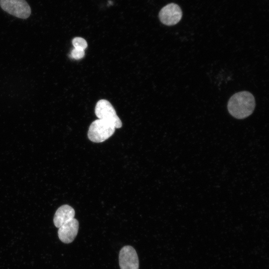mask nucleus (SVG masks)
Returning <instances> with one entry per match:
<instances>
[{"label":"nucleus","mask_w":269,"mask_h":269,"mask_svg":"<svg viewBox=\"0 0 269 269\" xmlns=\"http://www.w3.org/2000/svg\"><path fill=\"white\" fill-rule=\"evenodd\" d=\"M182 12L178 5L171 3L161 8L159 13L160 21L166 25L177 24L181 19Z\"/></svg>","instance_id":"obj_5"},{"label":"nucleus","mask_w":269,"mask_h":269,"mask_svg":"<svg viewBox=\"0 0 269 269\" xmlns=\"http://www.w3.org/2000/svg\"><path fill=\"white\" fill-rule=\"evenodd\" d=\"M115 129L112 123L98 119L93 121L90 125L88 132V137L94 142H102L114 134Z\"/></svg>","instance_id":"obj_2"},{"label":"nucleus","mask_w":269,"mask_h":269,"mask_svg":"<svg viewBox=\"0 0 269 269\" xmlns=\"http://www.w3.org/2000/svg\"><path fill=\"white\" fill-rule=\"evenodd\" d=\"M74 216L75 210L71 206L68 205H62L55 213L53 218L54 225L56 227L59 228L74 218Z\"/></svg>","instance_id":"obj_8"},{"label":"nucleus","mask_w":269,"mask_h":269,"mask_svg":"<svg viewBox=\"0 0 269 269\" xmlns=\"http://www.w3.org/2000/svg\"><path fill=\"white\" fill-rule=\"evenodd\" d=\"M78 229L79 222L76 219L73 218L58 228L59 239L64 243H71L76 237Z\"/></svg>","instance_id":"obj_7"},{"label":"nucleus","mask_w":269,"mask_h":269,"mask_svg":"<svg viewBox=\"0 0 269 269\" xmlns=\"http://www.w3.org/2000/svg\"><path fill=\"white\" fill-rule=\"evenodd\" d=\"M119 265L121 269H138L139 261L135 249L131 246H125L119 253Z\"/></svg>","instance_id":"obj_6"},{"label":"nucleus","mask_w":269,"mask_h":269,"mask_svg":"<svg viewBox=\"0 0 269 269\" xmlns=\"http://www.w3.org/2000/svg\"><path fill=\"white\" fill-rule=\"evenodd\" d=\"M3 10L18 18L26 19L31 14V8L25 0H0Z\"/></svg>","instance_id":"obj_4"},{"label":"nucleus","mask_w":269,"mask_h":269,"mask_svg":"<svg viewBox=\"0 0 269 269\" xmlns=\"http://www.w3.org/2000/svg\"><path fill=\"white\" fill-rule=\"evenodd\" d=\"M256 106L254 96L248 91H241L234 94L228 103L230 115L238 119H243L250 116Z\"/></svg>","instance_id":"obj_1"},{"label":"nucleus","mask_w":269,"mask_h":269,"mask_svg":"<svg viewBox=\"0 0 269 269\" xmlns=\"http://www.w3.org/2000/svg\"><path fill=\"white\" fill-rule=\"evenodd\" d=\"M72 44L74 48H79L83 50L87 47V42L85 39L80 37H76L73 39Z\"/></svg>","instance_id":"obj_9"},{"label":"nucleus","mask_w":269,"mask_h":269,"mask_svg":"<svg viewBox=\"0 0 269 269\" xmlns=\"http://www.w3.org/2000/svg\"><path fill=\"white\" fill-rule=\"evenodd\" d=\"M95 113L98 119L112 123L115 128L119 129L122 127V121L108 101L105 99L98 101L95 106Z\"/></svg>","instance_id":"obj_3"},{"label":"nucleus","mask_w":269,"mask_h":269,"mask_svg":"<svg viewBox=\"0 0 269 269\" xmlns=\"http://www.w3.org/2000/svg\"><path fill=\"white\" fill-rule=\"evenodd\" d=\"M84 56L85 50L79 48H74L70 53V57L76 60L82 59Z\"/></svg>","instance_id":"obj_10"}]
</instances>
